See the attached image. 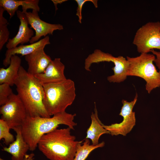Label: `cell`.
Masks as SVG:
<instances>
[{
  "label": "cell",
  "mask_w": 160,
  "mask_h": 160,
  "mask_svg": "<svg viewBox=\"0 0 160 160\" xmlns=\"http://www.w3.org/2000/svg\"><path fill=\"white\" fill-rule=\"evenodd\" d=\"M76 116V113L72 114L66 111L57 113L49 118L28 116L22 124L21 130L29 146V150H35L41 138L57 129L60 125H65L74 129L77 124L74 121Z\"/></svg>",
  "instance_id": "obj_1"
},
{
  "label": "cell",
  "mask_w": 160,
  "mask_h": 160,
  "mask_svg": "<svg viewBox=\"0 0 160 160\" xmlns=\"http://www.w3.org/2000/svg\"><path fill=\"white\" fill-rule=\"evenodd\" d=\"M68 127L56 129L43 135L39 140V150L50 160H73L78 145L84 140H76Z\"/></svg>",
  "instance_id": "obj_2"
},
{
  "label": "cell",
  "mask_w": 160,
  "mask_h": 160,
  "mask_svg": "<svg viewBox=\"0 0 160 160\" xmlns=\"http://www.w3.org/2000/svg\"><path fill=\"white\" fill-rule=\"evenodd\" d=\"M15 85L17 95L23 104L28 116L51 117L44 105V93L43 85L22 66Z\"/></svg>",
  "instance_id": "obj_3"
},
{
  "label": "cell",
  "mask_w": 160,
  "mask_h": 160,
  "mask_svg": "<svg viewBox=\"0 0 160 160\" xmlns=\"http://www.w3.org/2000/svg\"><path fill=\"white\" fill-rule=\"evenodd\" d=\"M43 86L44 93V105L50 116L65 111L75 99V83L70 79Z\"/></svg>",
  "instance_id": "obj_4"
},
{
  "label": "cell",
  "mask_w": 160,
  "mask_h": 160,
  "mask_svg": "<svg viewBox=\"0 0 160 160\" xmlns=\"http://www.w3.org/2000/svg\"><path fill=\"white\" fill-rule=\"evenodd\" d=\"M156 57L153 54L142 53L135 57H127L129 63L127 75L139 77L146 81L145 89L148 93L160 87V71L153 64Z\"/></svg>",
  "instance_id": "obj_5"
},
{
  "label": "cell",
  "mask_w": 160,
  "mask_h": 160,
  "mask_svg": "<svg viewBox=\"0 0 160 160\" xmlns=\"http://www.w3.org/2000/svg\"><path fill=\"white\" fill-rule=\"evenodd\" d=\"M111 62L114 63V66L112 69L113 74L107 77L110 82L120 83L126 79L129 63L127 59L121 56L115 57L111 54L105 53L99 49L95 50L94 52L89 55L85 59L84 68L90 71L91 65L102 62Z\"/></svg>",
  "instance_id": "obj_6"
},
{
  "label": "cell",
  "mask_w": 160,
  "mask_h": 160,
  "mask_svg": "<svg viewBox=\"0 0 160 160\" xmlns=\"http://www.w3.org/2000/svg\"><path fill=\"white\" fill-rule=\"evenodd\" d=\"M133 44L140 54L148 53L154 49L160 50V22H149L140 28Z\"/></svg>",
  "instance_id": "obj_7"
},
{
  "label": "cell",
  "mask_w": 160,
  "mask_h": 160,
  "mask_svg": "<svg viewBox=\"0 0 160 160\" xmlns=\"http://www.w3.org/2000/svg\"><path fill=\"white\" fill-rule=\"evenodd\" d=\"M1 119L5 121L10 129L21 126L27 116L25 107L17 94L13 93L5 104L1 106Z\"/></svg>",
  "instance_id": "obj_8"
},
{
  "label": "cell",
  "mask_w": 160,
  "mask_h": 160,
  "mask_svg": "<svg viewBox=\"0 0 160 160\" xmlns=\"http://www.w3.org/2000/svg\"><path fill=\"white\" fill-rule=\"evenodd\" d=\"M137 94L131 102L123 100V104L119 115L123 117V120L119 123L113 124L109 125H103V127L109 131L112 136L121 135L126 136L135 124V113L132 111L137 99Z\"/></svg>",
  "instance_id": "obj_9"
},
{
  "label": "cell",
  "mask_w": 160,
  "mask_h": 160,
  "mask_svg": "<svg viewBox=\"0 0 160 160\" xmlns=\"http://www.w3.org/2000/svg\"><path fill=\"white\" fill-rule=\"evenodd\" d=\"M25 15L29 25L35 31V34L31 39L30 44L39 41L42 36L45 37L48 34L52 35L55 30L63 29V26L60 24H52L46 22L41 20L38 12L32 10L31 12H23Z\"/></svg>",
  "instance_id": "obj_10"
},
{
  "label": "cell",
  "mask_w": 160,
  "mask_h": 160,
  "mask_svg": "<svg viewBox=\"0 0 160 160\" xmlns=\"http://www.w3.org/2000/svg\"><path fill=\"white\" fill-rule=\"evenodd\" d=\"M65 68L61 59L55 58L50 62L44 73L34 76L42 85L60 82L67 79L64 74Z\"/></svg>",
  "instance_id": "obj_11"
},
{
  "label": "cell",
  "mask_w": 160,
  "mask_h": 160,
  "mask_svg": "<svg viewBox=\"0 0 160 160\" xmlns=\"http://www.w3.org/2000/svg\"><path fill=\"white\" fill-rule=\"evenodd\" d=\"M44 47L40 48L25 55V59L28 65L27 72L34 76L44 73L52 61L45 52Z\"/></svg>",
  "instance_id": "obj_12"
},
{
  "label": "cell",
  "mask_w": 160,
  "mask_h": 160,
  "mask_svg": "<svg viewBox=\"0 0 160 160\" xmlns=\"http://www.w3.org/2000/svg\"><path fill=\"white\" fill-rule=\"evenodd\" d=\"M16 14L20 24L15 36L9 39L6 44L7 49L15 47L19 44L23 45L29 42L34 35L33 31L28 26V23L25 14L20 10H17Z\"/></svg>",
  "instance_id": "obj_13"
},
{
  "label": "cell",
  "mask_w": 160,
  "mask_h": 160,
  "mask_svg": "<svg viewBox=\"0 0 160 160\" xmlns=\"http://www.w3.org/2000/svg\"><path fill=\"white\" fill-rule=\"evenodd\" d=\"M12 129L16 133L15 140L8 147H3L2 150L12 155V160H24L25 155L29 150V146L22 135L21 126L14 127Z\"/></svg>",
  "instance_id": "obj_14"
},
{
  "label": "cell",
  "mask_w": 160,
  "mask_h": 160,
  "mask_svg": "<svg viewBox=\"0 0 160 160\" xmlns=\"http://www.w3.org/2000/svg\"><path fill=\"white\" fill-rule=\"evenodd\" d=\"M50 44L49 37L47 36L33 43L28 45L21 44L18 47L7 49L5 54V57L3 60V64L5 67L9 65L11 57L12 55H21L22 56H25L40 48L45 47L46 45Z\"/></svg>",
  "instance_id": "obj_15"
},
{
  "label": "cell",
  "mask_w": 160,
  "mask_h": 160,
  "mask_svg": "<svg viewBox=\"0 0 160 160\" xmlns=\"http://www.w3.org/2000/svg\"><path fill=\"white\" fill-rule=\"evenodd\" d=\"M39 0H0V7L7 12L11 18L14 15L20 6L22 7V12L27 11L28 9L39 12Z\"/></svg>",
  "instance_id": "obj_16"
},
{
  "label": "cell",
  "mask_w": 160,
  "mask_h": 160,
  "mask_svg": "<svg viewBox=\"0 0 160 160\" xmlns=\"http://www.w3.org/2000/svg\"><path fill=\"white\" fill-rule=\"evenodd\" d=\"M21 59L17 55L12 56L9 67L0 68V84H6L12 86L17 78L20 67Z\"/></svg>",
  "instance_id": "obj_17"
},
{
  "label": "cell",
  "mask_w": 160,
  "mask_h": 160,
  "mask_svg": "<svg viewBox=\"0 0 160 160\" xmlns=\"http://www.w3.org/2000/svg\"><path fill=\"white\" fill-rule=\"evenodd\" d=\"M94 111L91 115V122L87 131L86 139L90 140L92 145H96L99 143V140L101 136L105 134H109V131L103 127V124L100 120L98 112L95 103Z\"/></svg>",
  "instance_id": "obj_18"
},
{
  "label": "cell",
  "mask_w": 160,
  "mask_h": 160,
  "mask_svg": "<svg viewBox=\"0 0 160 160\" xmlns=\"http://www.w3.org/2000/svg\"><path fill=\"white\" fill-rule=\"evenodd\" d=\"M105 143L102 142L96 145L90 144L89 139H85L83 143L80 144L77 148L75 157L73 160H85L93 151L104 146Z\"/></svg>",
  "instance_id": "obj_19"
},
{
  "label": "cell",
  "mask_w": 160,
  "mask_h": 160,
  "mask_svg": "<svg viewBox=\"0 0 160 160\" xmlns=\"http://www.w3.org/2000/svg\"><path fill=\"white\" fill-rule=\"evenodd\" d=\"M4 11L2 7H0V50L9 39V32L7 27L8 23L3 16Z\"/></svg>",
  "instance_id": "obj_20"
},
{
  "label": "cell",
  "mask_w": 160,
  "mask_h": 160,
  "mask_svg": "<svg viewBox=\"0 0 160 160\" xmlns=\"http://www.w3.org/2000/svg\"><path fill=\"white\" fill-rule=\"evenodd\" d=\"M10 128L4 120L0 119V140L3 139L6 145L10 144L15 141L13 135L9 132Z\"/></svg>",
  "instance_id": "obj_21"
},
{
  "label": "cell",
  "mask_w": 160,
  "mask_h": 160,
  "mask_svg": "<svg viewBox=\"0 0 160 160\" xmlns=\"http://www.w3.org/2000/svg\"><path fill=\"white\" fill-rule=\"evenodd\" d=\"M10 86L6 84H0V105L5 104L13 93Z\"/></svg>",
  "instance_id": "obj_22"
},
{
  "label": "cell",
  "mask_w": 160,
  "mask_h": 160,
  "mask_svg": "<svg viewBox=\"0 0 160 160\" xmlns=\"http://www.w3.org/2000/svg\"><path fill=\"white\" fill-rule=\"evenodd\" d=\"M75 1L78 4V7L76 10L77 12L76 15L78 17L79 23H81V21L82 19L81 11L84 4L87 1H91L94 4L95 7L97 8V1L94 0H75Z\"/></svg>",
  "instance_id": "obj_23"
},
{
  "label": "cell",
  "mask_w": 160,
  "mask_h": 160,
  "mask_svg": "<svg viewBox=\"0 0 160 160\" xmlns=\"http://www.w3.org/2000/svg\"><path fill=\"white\" fill-rule=\"evenodd\" d=\"M153 54L155 56L156 58L154 61L156 66L159 68L160 71V52L157 51L154 49H152L151 50Z\"/></svg>",
  "instance_id": "obj_24"
},
{
  "label": "cell",
  "mask_w": 160,
  "mask_h": 160,
  "mask_svg": "<svg viewBox=\"0 0 160 160\" xmlns=\"http://www.w3.org/2000/svg\"><path fill=\"white\" fill-rule=\"evenodd\" d=\"M34 154L32 153L29 154H26L24 157V160H33L34 159Z\"/></svg>",
  "instance_id": "obj_25"
},
{
  "label": "cell",
  "mask_w": 160,
  "mask_h": 160,
  "mask_svg": "<svg viewBox=\"0 0 160 160\" xmlns=\"http://www.w3.org/2000/svg\"><path fill=\"white\" fill-rule=\"evenodd\" d=\"M51 1H52L55 6V9H56V11L57 10V5L58 4H61V3H62L63 2H64L65 1H66V0H51Z\"/></svg>",
  "instance_id": "obj_26"
},
{
  "label": "cell",
  "mask_w": 160,
  "mask_h": 160,
  "mask_svg": "<svg viewBox=\"0 0 160 160\" xmlns=\"http://www.w3.org/2000/svg\"><path fill=\"white\" fill-rule=\"evenodd\" d=\"M0 160H5L3 159H2V158H0Z\"/></svg>",
  "instance_id": "obj_27"
}]
</instances>
